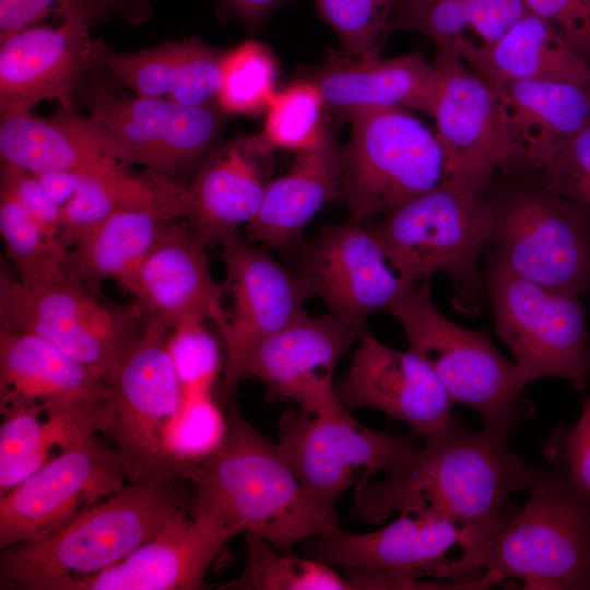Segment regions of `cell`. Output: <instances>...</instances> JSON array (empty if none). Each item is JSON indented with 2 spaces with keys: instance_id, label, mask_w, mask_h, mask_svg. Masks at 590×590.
Instances as JSON below:
<instances>
[{
  "instance_id": "obj_1",
  "label": "cell",
  "mask_w": 590,
  "mask_h": 590,
  "mask_svg": "<svg viewBox=\"0 0 590 590\" xmlns=\"http://www.w3.org/2000/svg\"><path fill=\"white\" fill-rule=\"evenodd\" d=\"M534 471L506 438L472 432L453 416L405 464L356 486L351 516L377 524L394 512H430L503 529L517 510L510 496L530 491Z\"/></svg>"
},
{
  "instance_id": "obj_2",
  "label": "cell",
  "mask_w": 590,
  "mask_h": 590,
  "mask_svg": "<svg viewBox=\"0 0 590 590\" xmlns=\"http://www.w3.org/2000/svg\"><path fill=\"white\" fill-rule=\"evenodd\" d=\"M225 436L202 463L188 511L224 542L258 534L278 548L340 530L335 509L306 492L278 444L251 426L231 405Z\"/></svg>"
},
{
  "instance_id": "obj_3",
  "label": "cell",
  "mask_w": 590,
  "mask_h": 590,
  "mask_svg": "<svg viewBox=\"0 0 590 590\" xmlns=\"http://www.w3.org/2000/svg\"><path fill=\"white\" fill-rule=\"evenodd\" d=\"M170 480L130 482L56 531L1 550L0 589L70 590L119 563L182 508Z\"/></svg>"
},
{
  "instance_id": "obj_4",
  "label": "cell",
  "mask_w": 590,
  "mask_h": 590,
  "mask_svg": "<svg viewBox=\"0 0 590 590\" xmlns=\"http://www.w3.org/2000/svg\"><path fill=\"white\" fill-rule=\"evenodd\" d=\"M486 192L446 177L436 187L385 214L371 228L385 255L410 285L444 271L455 286V306L480 311L485 291L479 262L485 251L482 225Z\"/></svg>"
},
{
  "instance_id": "obj_5",
  "label": "cell",
  "mask_w": 590,
  "mask_h": 590,
  "mask_svg": "<svg viewBox=\"0 0 590 590\" xmlns=\"http://www.w3.org/2000/svg\"><path fill=\"white\" fill-rule=\"evenodd\" d=\"M485 250L515 274L590 297V222L542 180H518L486 192Z\"/></svg>"
},
{
  "instance_id": "obj_6",
  "label": "cell",
  "mask_w": 590,
  "mask_h": 590,
  "mask_svg": "<svg viewBox=\"0 0 590 590\" xmlns=\"http://www.w3.org/2000/svg\"><path fill=\"white\" fill-rule=\"evenodd\" d=\"M530 492L489 546L484 575L523 589H590V499L557 469L535 468Z\"/></svg>"
},
{
  "instance_id": "obj_7",
  "label": "cell",
  "mask_w": 590,
  "mask_h": 590,
  "mask_svg": "<svg viewBox=\"0 0 590 590\" xmlns=\"http://www.w3.org/2000/svg\"><path fill=\"white\" fill-rule=\"evenodd\" d=\"M502 529L465 524L430 512H406L368 533L341 529L304 541L306 556L332 567L405 579L432 577L482 589L498 581L483 571L485 555Z\"/></svg>"
},
{
  "instance_id": "obj_8",
  "label": "cell",
  "mask_w": 590,
  "mask_h": 590,
  "mask_svg": "<svg viewBox=\"0 0 590 590\" xmlns=\"http://www.w3.org/2000/svg\"><path fill=\"white\" fill-rule=\"evenodd\" d=\"M388 311L402 326L410 350L434 371L453 404H465L484 430L506 438L523 389L516 364L506 359L484 331L460 327L435 306L424 278Z\"/></svg>"
},
{
  "instance_id": "obj_9",
  "label": "cell",
  "mask_w": 590,
  "mask_h": 590,
  "mask_svg": "<svg viewBox=\"0 0 590 590\" xmlns=\"http://www.w3.org/2000/svg\"><path fill=\"white\" fill-rule=\"evenodd\" d=\"M347 117L340 199L353 221L386 214L446 178L436 133L403 108L364 109Z\"/></svg>"
},
{
  "instance_id": "obj_10",
  "label": "cell",
  "mask_w": 590,
  "mask_h": 590,
  "mask_svg": "<svg viewBox=\"0 0 590 590\" xmlns=\"http://www.w3.org/2000/svg\"><path fill=\"white\" fill-rule=\"evenodd\" d=\"M133 304H104L68 275L28 282L3 269L0 330L32 332L109 380L142 330Z\"/></svg>"
},
{
  "instance_id": "obj_11",
  "label": "cell",
  "mask_w": 590,
  "mask_h": 590,
  "mask_svg": "<svg viewBox=\"0 0 590 590\" xmlns=\"http://www.w3.org/2000/svg\"><path fill=\"white\" fill-rule=\"evenodd\" d=\"M168 331L143 321L139 338L108 380L109 413L102 434L121 456L130 482L181 476L172 433L185 390L167 347Z\"/></svg>"
},
{
  "instance_id": "obj_12",
  "label": "cell",
  "mask_w": 590,
  "mask_h": 590,
  "mask_svg": "<svg viewBox=\"0 0 590 590\" xmlns=\"http://www.w3.org/2000/svg\"><path fill=\"white\" fill-rule=\"evenodd\" d=\"M484 275L496 330L516 357L520 385L556 377L583 389L590 332L580 298L523 279L491 256Z\"/></svg>"
},
{
  "instance_id": "obj_13",
  "label": "cell",
  "mask_w": 590,
  "mask_h": 590,
  "mask_svg": "<svg viewBox=\"0 0 590 590\" xmlns=\"http://www.w3.org/2000/svg\"><path fill=\"white\" fill-rule=\"evenodd\" d=\"M278 447L306 492L334 509L350 487L393 472L421 448L418 435L398 436L366 427L342 402L318 412L290 410L276 425Z\"/></svg>"
},
{
  "instance_id": "obj_14",
  "label": "cell",
  "mask_w": 590,
  "mask_h": 590,
  "mask_svg": "<svg viewBox=\"0 0 590 590\" xmlns=\"http://www.w3.org/2000/svg\"><path fill=\"white\" fill-rule=\"evenodd\" d=\"M130 483L118 451L99 433L68 449L0 496V550L43 538Z\"/></svg>"
},
{
  "instance_id": "obj_15",
  "label": "cell",
  "mask_w": 590,
  "mask_h": 590,
  "mask_svg": "<svg viewBox=\"0 0 590 590\" xmlns=\"http://www.w3.org/2000/svg\"><path fill=\"white\" fill-rule=\"evenodd\" d=\"M437 90L433 118L446 177L487 192L498 170L522 164L507 134L493 85L450 48L435 47Z\"/></svg>"
},
{
  "instance_id": "obj_16",
  "label": "cell",
  "mask_w": 590,
  "mask_h": 590,
  "mask_svg": "<svg viewBox=\"0 0 590 590\" xmlns=\"http://www.w3.org/2000/svg\"><path fill=\"white\" fill-rule=\"evenodd\" d=\"M221 246L232 298L221 333L225 344L222 391L229 396L241 380L250 351L306 311L304 303L314 295L298 275L238 234Z\"/></svg>"
},
{
  "instance_id": "obj_17",
  "label": "cell",
  "mask_w": 590,
  "mask_h": 590,
  "mask_svg": "<svg viewBox=\"0 0 590 590\" xmlns=\"http://www.w3.org/2000/svg\"><path fill=\"white\" fill-rule=\"evenodd\" d=\"M364 332L362 326L331 312L310 316L304 311L250 351L241 380L257 378L272 396L294 402L302 411L318 412L341 402L334 369Z\"/></svg>"
},
{
  "instance_id": "obj_18",
  "label": "cell",
  "mask_w": 590,
  "mask_h": 590,
  "mask_svg": "<svg viewBox=\"0 0 590 590\" xmlns=\"http://www.w3.org/2000/svg\"><path fill=\"white\" fill-rule=\"evenodd\" d=\"M298 276L332 315L362 327L371 312L388 310L415 285L392 268L371 228L353 220L321 228Z\"/></svg>"
},
{
  "instance_id": "obj_19",
  "label": "cell",
  "mask_w": 590,
  "mask_h": 590,
  "mask_svg": "<svg viewBox=\"0 0 590 590\" xmlns=\"http://www.w3.org/2000/svg\"><path fill=\"white\" fill-rule=\"evenodd\" d=\"M91 25L63 17L58 25L36 23L0 40L1 117L30 113L44 101L72 109V93L99 66L105 48L92 40Z\"/></svg>"
},
{
  "instance_id": "obj_20",
  "label": "cell",
  "mask_w": 590,
  "mask_h": 590,
  "mask_svg": "<svg viewBox=\"0 0 590 590\" xmlns=\"http://www.w3.org/2000/svg\"><path fill=\"white\" fill-rule=\"evenodd\" d=\"M116 283L130 295L142 321L169 330L184 320L199 318L213 321L220 333L226 328L224 288L211 274L205 245L176 220Z\"/></svg>"
},
{
  "instance_id": "obj_21",
  "label": "cell",
  "mask_w": 590,
  "mask_h": 590,
  "mask_svg": "<svg viewBox=\"0 0 590 590\" xmlns=\"http://www.w3.org/2000/svg\"><path fill=\"white\" fill-rule=\"evenodd\" d=\"M351 412L373 408L408 424L424 439L452 420V401L432 368L413 351L390 347L365 331L349 370L335 384Z\"/></svg>"
},
{
  "instance_id": "obj_22",
  "label": "cell",
  "mask_w": 590,
  "mask_h": 590,
  "mask_svg": "<svg viewBox=\"0 0 590 590\" xmlns=\"http://www.w3.org/2000/svg\"><path fill=\"white\" fill-rule=\"evenodd\" d=\"M224 115L219 107L135 94L101 96L90 107V116L127 146L132 164L165 176L188 168L212 149L223 130Z\"/></svg>"
},
{
  "instance_id": "obj_23",
  "label": "cell",
  "mask_w": 590,
  "mask_h": 590,
  "mask_svg": "<svg viewBox=\"0 0 590 590\" xmlns=\"http://www.w3.org/2000/svg\"><path fill=\"white\" fill-rule=\"evenodd\" d=\"M0 156L33 174H102L133 165L127 146L107 127L67 108L49 118L31 111L1 117Z\"/></svg>"
},
{
  "instance_id": "obj_24",
  "label": "cell",
  "mask_w": 590,
  "mask_h": 590,
  "mask_svg": "<svg viewBox=\"0 0 590 590\" xmlns=\"http://www.w3.org/2000/svg\"><path fill=\"white\" fill-rule=\"evenodd\" d=\"M226 544L177 510L150 540L114 566L76 581L70 590H198Z\"/></svg>"
},
{
  "instance_id": "obj_25",
  "label": "cell",
  "mask_w": 590,
  "mask_h": 590,
  "mask_svg": "<svg viewBox=\"0 0 590 590\" xmlns=\"http://www.w3.org/2000/svg\"><path fill=\"white\" fill-rule=\"evenodd\" d=\"M308 80L319 88L327 109L345 116L391 107L434 114L436 70L416 51L387 59L331 55Z\"/></svg>"
},
{
  "instance_id": "obj_26",
  "label": "cell",
  "mask_w": 590,
  "mask_h": 590,
  "mask_svg": "<svg viewBox=\"0 0 590 590\" xmlns=\"http://www.w3.org/2000/svg\"><path fill=\"white\" fill-rule=\"evenodd\" d=\"M271 148L260 134L235 140L211 156L189 191L192 232L206 246L238 234L257 215L266 192Z\"/></svg>"
},
{
  "instance_id": "obj_27",
  "label": "cell",
  "mask_w": 590,
  "mask_h": 590,
  "mask_svg": "<svg viewBox=\"0 0 590 590\" xmlns=\"http://www.w3.org/2000/svg\"><path fill=\"white\" fill-rule=\"evenodd\" d=\"M488 82L521 163L540 172L590 121V85L535 80Z\"/></svg>"
},
{
  "instance_id": "obj_28",
  "label": "cell",
  "mask_w": 590,
  "mask_h": 590,
  "mask_svg": "<svg viewBox=\"0 0 590 590\" xmlns=\"http://www.w3.org/2000/svg\"><path fill=\"white\" fill-rule=\"evenodd\" d=\"M108 398V380L43 338L0 330V408L37 404L46 410Z\"/></svg>"
},
{
  "instance_id": "obj_29",
  "label": "cell",
  "mask_w": 590,
  "mask_h": 590,
  "mask_svg": "<svg viewBox=\"0 0 590 590\" xmlns=\"http://www.w3.org/2000/svg\"><path fill=\"white\" fill-rule=\"evenodd\" d=\"M342 170V148L329 128L318 146L298 152L287 174L267 182L247 240L271 248L295 244L321 208L340 198Z\"/></svg>"
},
{
  "instance_id": "obj_30",
  "label": "cell",
  "mask_w": 590,
  "mask_h": 590,
  "mask_svg": "<svg viewBox=\"0 0 590 590\" xmlns=\"http://www.w3.org/2000/svg\"><path fill=\"white\" fill-rule=\"evenodd\" d=\"M457 54L491 82L535 80L590 85V66L548 22L529 12L494 44L465 40Z\"/></svg>"
},
{
  "instance_id": "obj_31",
  "label": "cell",
  "mask_w": 590,
  "mask_h": 590,
  "mask_svg": "<svg viewBox=\"0 0 590 590\" xmlns=\"http://www.w3.org/2000/svg\"><path fill=\"white\" fill-rule=\"evenodd\" d=\"M173 219L146 209H119L84 234L62 258L68 276L96 296L107 280H117L156 244Z\"/></svg>"
},
{
  "instance_id": "obj_32",
  "label": "cell",
  "mask_w": 590,
  "mask_h": 590,
  "mask_svg": "<svg viewBox=\"0 0 590 590\" xmlns=\"http://www.w3.org/2000/svg\"><path fill=\"white\" fill-rule=\"evenodd\" d=\"M0 496L61 453L71 441L68 426L37 404L0 408Z\"/></svg>"
},
{
  "instance_id": "obj_33",
  "label": "cell",
  "mask_w": 590,
  "mask_h": 590,
  "mask_svg": "<svg viewBox=\"0 0 590 590\" xmlns=\"http://www.w3.org/2000/svg\"><path fill=\"white\" fill-rule=\"evenodd\" d=\"M247 562L241 574L220 590H350L332 566L284 552L264 538L244 534Z\"/></svg>"
},
{
  "instance_id": "obj_34",
  "label": "cell",
  "mask_w": 590,
  "mask_h": 590,
  "mask_svg": "<svg viewBox=\"0 0 590 590\" xmlns=\"http://www.w3.org/2000/svg\"><path fill=\"white\" fill-rule=\"evenodd\" d=\"M323 97L310 80L276 92L266 108L260 135L271 146L297 152L318 146L329 123Z\"/></svg>"
},
{
  "instance_id": "obj_35",
  "label": "cell",
  "mask_w": 590,
  "mask_h": 590,
  "mask_svg": "<svg viewBox=\"0 0 590 590\" xmlns=\"http://www.w3.org/2000/svg\"><path fill=\"white\" fill-rule=\"evenodd\" d=\"M278 64L271 50L253 39L226 50L217 106L225 114L266 110L274 96Z\"/></svg>"
},
{
  "instance_id": "obj_36",
  "label": "cell",
  "mask_w": 590,
  "mask_h": 590,
  "mask_svg": "<svg viewBox=\"0 0 590 590\" xmlns=\"http://www.w3.org/2000/svg\"><path fill=\"white\" fill-rule=\"evenodd\" d=\"M0 233L17 278L39 282L67 275L63 253L15 197L0 189Z\"/></svg>"
},
{
  "instance_id": "obj_37",
  "label": "cell",
  "mask_w": 590,
  "mask_h": 590,
  "mask_svg": "<svg viewBox=\"0 0 590 590\" xmlns=\"http://www.w3.org/2000/svg\"><path fill=\"white\" fill-rule=\"evenodd\" d=\"M210 387L185 391L172 433V452L181 476L197 481L202 463L222 442L226 415L211 396Z\"/></svg>"
},
{
  "instance_id": "obj_38",
  "label": "cell",
  "mask_w": 590,
  "mask_h": 590,
  "mask_svg": "<svg viewBox=\"0 0 590 590\" xmlns=\"http://www.w3.org/2000/svg\"><path fill=\"white\" fill-rule=\"evenodd\" d=\"M399 0H314L319 16L338 35L349 57L378 55Z\"/></svg>"
},
{
  "instance_id": "obj_39",
  "label": "cell",
  "mask_w": 590,
  "mask_h": 590,
  "mask_svg": "<svg viewBox=\"0 0 590 590\" xmlns=\"http://www.w3.org/2000/svg\"><path fill=\"white\" fill-rule=\"evenodd\" d=\"M178 52V40L137 51L104 48L99 66L135 95L167 97L176 78Z\"/></svg>"
},
{
  "instance_id": "obj_40",
  "label": "cell",
  "mask_w": 590,
  "mask_h": 590,
  "mask_svg": "<svg viewBox=\"0 0 590 590\" xmlns=\"http://www.w3.org/2000/svg\"><path fill=\"white\" fill-rule=\"evenodd\" d=\"M471 28L468 0H399L390 30L414 32L428 37L435 47H458L469 39Z\"/></svg>"
},
{
  "instance_id": "obj_41",
  "label": "cell",
  "mask_w": 590,
  "mask_h": 590,
  "mask_svg": "<svg viewBox=\"0 0 590 590\" xmlns=\"http://www.w3.org/2000/svg\"><path fill=\"white\" fill-rule=\"evenodd\" d=\"M204 322L187 319L168 331L167 347L185 391L212 388L224 367L219 342Z\"/></svg>"
},
{
  "instance_id": "obj_42",
  "label": "cell",
  "mask_w": 590,
  "mask_h": 590,
  "mask_svg": "<svg viewBox=\"0 0 590 590\" xmlns=\"http://www.w3.org/2000/svg\"><path fill=\"white\" fill-rule=\"evenodd\" d=\"M178 43L177 72L167 98L186 106L219 107L222 63L226 50L216 49L197 37Z\"/></svg>"
},
{
  "instance_id": "obj_43",
  "label": "cell",
  "mask_w": 590,
  "mask_h": 590,
  "mask_svg": "<svg viewBox=\"0 0 590 590\" xmlns=\"http://www.w3.org/2000/svg\"><path fill=\"white\" fill-rule=\"evenodd\" d=\"M138 7L134 0H0V40L51 14L93 24L111 12L138 16L144 11Z\"/></svg>"
},
{
  "instance_id": "obj_44",
  "label": "cell",
  "mask_w": 590,
  "mask_h": 590,
  "mask_svg": "<svg viewBox=\"0 0 590 590\" xmlns=\"http://www.w3.org/2000/svg\"><path fill=\"white\" fill-rule=\"evenodd\" d=\"M543 182L574 204L590 222V121L541 170Z\"/></svg>"
},
{
  "instance_id": "obj_45",
  "label": "cell",
  "mask_w": 590,
  "mask_h": 590,
  "mask_svg": "<svg viewBox=\"0 0 590 590\" xmlns=\"http://www.w3.org/2000/svg\"><path fill=\"white\" fill-rule=\"evenodd\" d=\"M544 455L590 499V396L576 424L548 436Z\"/></svg>"
},
{
  "instance_id": "obj_46",
  "label": "cell",
  "mask_w": 590,
  "mask_h": 590,
  "mask_svg": "<svg viewBox=\"0 0 590 590\" xmlns=\"http://www.w3.org/2000/svg\"><path fill=\"white\" fill-rule=\"evenodd\" d=\"M0 189L15 197L64 256L59 244L61 206L48 196L35 174L1 162Z\"/></svg>"
},
{
  "instance_id": "obj_47",
  "label": "cell",
  "mask_w": 590,
  "mask_h": 590,
  "mask_svg": "<svg viewBox=\"0 0 590 590\" xmlns=\"http://www.w3.org/2000/svg\"><path fill=\"white\" fill-rule=\"evenodd\" d=\"M530 12L548 22L590 66V0H526Z\"/></svg>"
},
{
  "instance_id": "obj_48",
  "label": "cell",
  "mask_w": 590,
  "mask_h": 590,
  "mask_svg": "<svg viewBox=\"0 0 590 590\" xmlns=\"http://www.w3.org/2000/svg\"><path fill=\"white\" fill-rule=\"evenodd\" d=\"M471 30L487 46L502 38L530 11L526 0H468Z\"/></svg>"
},
{
  "instance_id": "obj_49",
  "label": "cell",
  "mask_w": 590,
  "mask_h": 590,
  "mask_svg": "<svg viewBox=\"0 0 590 590\" xmlns=\"http://www.w3.org/2000/svg\"><path fill=\"white\" fill-rule=\"evenodd\" d=\"M82 173L52 170L35 174L48 196L62 206L75 192Z\"/></svg>"
},
{
  "instance_id": "obj_50",
  "label": "cell",
  "mask_w": 590,
  "mask_h": 590,
  "mask_svg": "<svg viewBox=\"0 0 590 590\" xmlns=\"http://www.w3.org/2000/svg\"><path fill=\"white\" fill-rule=\"evenodd\" d=\"M222 5L248 27H257L285 0H219Z\"/></svg>"
}]
</instances>
